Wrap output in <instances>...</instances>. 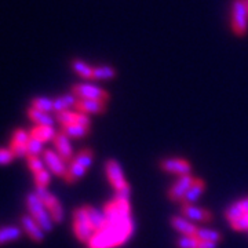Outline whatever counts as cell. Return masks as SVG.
Wrapping results in <instances>:
<instances>
[{
  "label": "cell",
  "mask_w": 248,
  "mask_h": 248,
  "mask_svg": "<svg viewBox=\"0 0 248 248\" xmlns=\"http://www.w3.org/2000/svg\"><path fill=\"white\" fill-rule=\"evenodd\" d=\"M171 226L177 231L181 236H196L199 228L192 221H189L184 215H175L171 218Z\"/></svg>",
  "instance_id": "e0dca14e"
},
{
  "label": "cell",
  "mask_w": 248,
  "mask_h": 248,
  "mask_svg": "<svg viewBox=\"0 0 248 248\" xmlns=\"http://www.w3.org/2000/svg\"><path fill=\"white\" fill-rule=\"evenodd\" d=\"M237 203H239L241 211H243L244 214H247L248 213V197H246V199H241V200H239Z\"/></svg>",
  "instance_id": "d590c367"
},
{
  "label": "cell",
  "mask_w": 248,
  "mask_h": 248,
  "mask_svg": "<svg viewBox=\"0 0 248 248\" xmlns=\"http://www.w3.org/2000/svg\"><path fill=\"white\" fill-rule=\"evenodd\" d=\"M35 108L37 110H42V112H47V113H51L54 112V99L46 97H37L32 99V107Z\"/></svg>",
  "instance_id": "83f0119b"
},
{
  "label": "cell",
  "mask_w": 248,
  "mask_h": 248,
  "mask_svg": "<svg viewBox=\"0 0 248 248\" xmlns=\"http://www.w3.org/2000/svg\"><path fill=\"white\" fill-rule=\"evenodd\" d=\"M199 243L197 236H181L177 240L178 248H199Z\"/></svg>",
  "instance_id": "1f68e13d"
},
{
  "label": "cell",
  "mask_w": 248,
  "mask_h": 248,
  "mask_svg": "<svg viewBox=\"0 0 248 248\" xmlns=\"http://www.w3.org/2000/svg\"><path fill=\"white\" fill-rule=\"evenodd\" d=\"M197 239L203 240V241H211V243H219L222 240V234L218 231L214 229H207V228H199V231L196 233Z\"/></svg>",
  "instance_id": "4316f807"
},
{
  "label": "cell",
  "mask_w": 248,
  "mask_h": 248,
  "mask_svg": "<svg viewBox=\"0 0 248 248\" xmlns=\"http://www.w3.org/2000/svg\"><path fill=\"white\" fill-rule=\"evenodd\" d=\"M232 29L239 37L247 33L248 31V10L244 0H233L232 3Z\"/></svg>",
  "instance_id": "5b68a950"
},
{
  "label": "cell",
  "mask_w": 248,
  "mask_h": 248,
  "mask_svg": "<svg viewBox=\"0 0 248 248\" xmlns=\"http://www.w3.org/2000/svg\"><path fill=\"white\" fill-rule=\"evenodd\" d=\"M73 232L76 239L80 243H86V244L95 234V229L90 222L86 207H79L73 211Z\"/></svg>",
  "instance_id": "277c9868"
},
{
  "label": "cell",
  "mask_w": 248,
  "mask_h": 248,
  "mask_svg": "<svg viewBox=\"0 0 248 248\" xmlns=\"http://www.w3.org/2000/svg\"><path fill=\"white\" fill-rule=\"evenodd\" d=\"M28 160V167L29 170L36 174V172H39V171H42V170H45V160L40 159V156H27Z\"/></svg>",
  "instance_id": "d6a6232c"
},
{
  "label": "cell",
  "mask_w": 248,
  "mask_h": 248,
  "mask_svg": "<svg viewBox=\"0 0 248 248\" xmlns=\"http://www.w3.org/2000/svg\"><path fill=\"white\" fill-rule=\"evenodd\" d=\"M21 225H22L24 232H27L28 236L33 240L35 243H42L45 240L46 232L42 229V226L29 214H24L21 217Z\"/></svg>",
  "instance_id": "4fadbf2b"
},
{
  "label": "cell",
  "mask_w": 248,
  "mask_h": 248,
  "mask_svg": "<svg viewBox=\"0 0 248 248\" xmlns=\"http://www.w3.org/2000/svg\"><path fill=\"white\" fill-rule=\"evenodd\" d=\"M31 137H33L36 140H39V141H42L43 143L46 142L51 141L54 138H55V130L53 128V125H35L32 130H31Z\"/></svg>",
  "instance_id": "44dd1931"
},
{
  "label": "cell",
  "mask_w": 248,
  "mask_h": 248,
  "mask_svg": "<svg viewBox=\"0 0 248 248\" xmlns=\"http://www.w3.org/2000/svg\"><path fill=\"white\" fill-rule=\"evenodd\" d=\"M93 160H94V152L91 149L80 151L75 156V159L68 164V171H66V175H65V181L68 184H75L79 179H81L84 177L86 171L90 169V166L93 164Z\"/></svg>",
  "instance_id": "7a4b0ae2"
},
{
  "label": "cell",
  "mask_w": 248,
  "mask_h": 248,
  "mask_svg": "<svg viewBox=\"0 0 248 248\" xmlns=\"http://www.w3.org/2000/svg\"><path fill=\"white\" fill-rule=\"evenodd\" d=\"M217 243H211V241H203V240H200V243H199V248H217Z\"/></svg>",
  "instance_id": "8d00e7d4"
},
{
  "label": "cell",
  "mask_w": 248,
  "mask_h": 248,
  "mask_svg": "<svg viewBox=\"0 0 248 248\" xmlns=\"http://www.w3.org/2000/svg\"><path fill=\"white\" fill-rule=\"evenodd\" d=\"M62 133L68 135L69 138H83L90 133V127L79 123L68 124V125H62Z\"/></svg>",
  "instance_id": "d4e9b609"
},
{
  "label": "cell",
  "mask_w": 248,
  "mask_h": 248,
  "mask_svg": "<svg viewBox=\"0 0 248 248\" xmlns=\"http://www.w3.org/2000/svg\"><path fill=\"white\" fill-rule=\"evenodd\" d=\"M14 159L16 156L10 148H0V166H7L10 163H13Z\"/></svg>",
  "instance_id": "e575fe53"
},
{
  "label": "cell",
  "mask_w": 248,
  "mask_h": 248,
  "mask_svg": "<svg viewBox=\"0 0 248 248\" xmlns=\"http://www.w3.org/2000/svg\"><path fill=\"white\" fill-rule=\"evenodd\" d=\"M33 181H35L36 187H47L50 185V181H51V177H50V171L47 170H42L39 172L33 174Z\"/></svg>",
  "instance_id": "4dcf8cb0"
},
{
  "label": "cell",
  "mask_w": 248,
  "mask_h": 248,
  "mask_svg": "<svg viewBox=\"0 0 248 248\" xmlns=\"http://www.w3.org/2000/svg\"><path fill=\"white\" fill-rule=\"evenodd\" d=\"M246 1V6H247V10H248V0H244Z\"/></svg>",
  "instance_id": "74e56055"
},
{
  "label": "cell",
  "mask_w": 248,
  "mask_h": 248,
  "mask_svg": "<svg viewBox=\"0 0 248 248\" xmlns=\"http://www.w3.org/2000/svg\"><path fill=\"white\" fill-rule=\"evenodd\" d=\"M43 145L45 143L42 141L31 137L28 141V156H40L42 153H45Z\"/></svg>",
  "instance_id": "f546056e"
},
{
  "label": "cell",
  "mask_w": 248,
  "mask_h": 248,
  "mask_svg": "<svg viewBox=\"0 0 248 248\" xmlns=\"http://www.w3.org/2000/svg\"><path fill=\"white\" fill-rule=\"evenodd\" d=\"M72 68H73V71L78 73V76L83 78V79H93L94 78V68L90 66L89 63H86V62L75 60L72 62Z\"/></svg>",
  "instance_id": "484cf974"
},
{
  "label": "cell",
  "mask_w": 248,
  "mask_h": 248,
  "mask_svg": "<svg viewBox=\"0 0 248 248\" xmlns=\"http://www.w3.org/2000/svg\"><path fill=\"white\" fill-rule=\"evenodd\" d=\"M205 190V182L200 178H196L195 182L192 184V186L189 187V190L186 192L185 197L182 200L184 204H193L199 200V197L203 195Z\"/></svg>",
  "instance_id": "ffe728a7"
},
{
  "label": "cell",
  "mask_w": 248,
  "mask_h": 248,
  "mask_svg": "<svg viewBox=\"0 0 248 248\" xmlns=\"http://www.w3.org/2000/svg\"><path fill=\"white\" fill-rule=\"evenodd\" d=\"M57 120L61 123V125H68V124L79 123L90 127L91 125V120H90L89 115L86 113H80V112H72V110H63L57 113Z\"/></svg>",
  "instance_id": "ac0fdd59"
},
{
  "label": "cell",
  "mask_w": 248,
  "mask_h": 248,
  "mask_svg": "<svg viewBox=\"0 0 248 248\" xmlns=\"http://www.w3.org/2000/svg\"><path fill=\"white\" fill-rule=\"evenodd\" d=\"M134 232L133 218H125L122 221L108 222L107 226L98 231L89 243V248H116L124 244L131 237Z\"/></svg>",
  "instance_id": "6da1fadb"
},
{
  "label": "cell",
  "mask_w": 248,
  "mask_h": 248,
  "mask_svg": "<svg viewBox=\"0 0 248 248\" xmlns=\"http://www.w3.org/2000/svg\"><path fill=\"white\" fill-rule=\"evenodd\" d=\"M231 226L237 232H246L248 231V213L244 214L243 217L237 218L236 221L231 222Z\"/></svg>",
  "instance_id": "836d02e7"
},
{
  "label": "cell",
  "mask_w": 248,
  "mask_h": 248,
  "mask_svg": "<svg viewBox=\"0 0 248 248\" xmlns=\"http://www.w3.org/2000/svg\"><path fill=\"white\" fill-rule=\"evenodd\" d=\"M116 76V71L109 65L94 66V80H110Z\"/></svg>",
  "instance_id": "f1b7e54d"
},
{
  "label": "cell",
  "mask_w": 248,
  "mask_h": 248,
  "mask_svg": "<svg viewBox=\"0 0 248 248\" xmlns=\"http://www.w3.org/2000/svg\"><path fill=\"white\" fill-rule=\"evenodd\" d=\"M35 193L45 203V205L47 207V210H48V213H50L55 223H60V222L63 221V210H62L61 203L58 202V199L53 193H50L47 190V187H36Z\"/></svg>",
  "instance_id": "52a82bcc"
},
{
  "label": "cell",
  "mask_w": 248,
  "mask_h": 248,
  "mask_svg": "<svg viewBox=\"0 0 248 248\" xmlns=\"http://www.w3.org/2000/svg\"><path fill=\"white\" fill-rule=\"evenodd\" d=\"M22 232H24V229H21L18 226H14V225L1 228L0 229V246L18 240L22 236Z\"/></svg>",
  "instance_id": "7402d4cb"
},
{
  "label": "cell",
  "mask_w": 248,
  "mask_h": 248,
  "mask_svg": "<svg viewBox=\"0 0 248 248\" xmlns=\"http://www.w3.org/2000/svg\"><path fill=\"white\" fill-rule=\"evenodd\" d=\"M75 108L80 113L101 115L107 110V104L105 101H99V99H78Z\"/></svg>",
  "instance_id": "5bb4252c"
},
{
  "label": "cell",
  "mask_w": 248,
  "mask_h": 248,
  "mask_svg": "<svg viewBox=\"0 0 248 248\" xmlns=\"http://www.w3.org/2000/svg\"><path fill=\"white\" fill-rule=\"evenodd\" d=\"M31 138V134L24 128L14 130L11 141H10V149L13 151L16 157H24L28 156V141Z\"/></svg>",
  "instance_id": "7c38bea8"
},
{
  "label": "cell",
  "mask_w": 248,
  "mask_h": 248,
  "mask_svg": "<svg viewBox=\"0 0 248 248\" xmlns=\"http://www.w3.org/2000/svg\"><path fill=\"white\" fill-rule=\"evenodd\" d=\"M196 178L192 174L187 175H181L172 184V186L169 189V199L172 202H182L185 197L186 192L189 190V187L195 182Z\"/></svg>",
  "instance_id": "8fae6325"
},
{
  "label": "cell",
  "mask_w": 248,
  "mask_h": 248,
  "mask_svg": "<svg viewBox=\"0 0 248 248\" xmlns=\"http://www.w3.org/2000/svg\"><path fill=\"white\" fill-rule=\"evenodd\" d=\"M72 94H75L78 99H99L105 102L110 98L105 90L91 84H75L72 87Z\"/></svg>",
  "instance_id": "ba28073f"
},
{
  "label": "cell",
  "mask_w": 248,
  "mask_h": 248,
  "mask_svg": "<svg viewBox=\"0 0 248 248\" xmlns=\"http://www.w3.org/2000/svg\"><path fill=\"white\" fill-rule=\"evenodd\" d=\"M76 101H78V97L75 94H66V95L58 97L57 99H54V112L60 113L63 110H69L72 107H75Z\"/></svg>",
  "instance_id": "cb8c5ba5"
},
{
  "label": "cell",
  "mask_w": 248,
  "mask_h": 248,
  "mask_svg": "<svg viewBox=\"0 0 248 248\" xmlns=\"http://www.w3.org/2000/svg\"><path fill=\"white\" fill-rule=\"evenodd\" d=\"M160 167L163 171L169 172V174H174V175H187L192 171V166L190 163L185 159L181 157H170V159L161 160Z\"/></svg>",
  "instance_id": "30bf717a"
},
{
  "label": "cell",
  "mask_w": 248,
  "mask_h": 248,
  "mask_svg": "<svg viewBox=\"0 0 248 248\" xmlns=\"http://www.w3.org/2000/svg\"><path fill=\"white\" fill-rule=\"evenodd\" d=\"M181 215H184L189 221L196 222H208L211 221L213 214L208 210L202 208V207H196L193 204H182V210H181Z\"/></svg>",
  "instance_id": "2e32d148"
},
{
  "label": "cell",
  "mask_w": 248,
  "mask_h": 248,
  "mask_svg": "<svg viewBox=\"0 0 248 248\" xmlns=\"http://www.w3.org/2000/svg\"><path fill=\"white\" fill-rule=\"evenodd\" d=\"M43 160H45L47 169L50 170V172L54 174L55 177L65 178L66 171H68V163L62 159L61 156L57 153V151H45L43 153Z\"/></svg>",
  "instance_id": "9c48e42d"
},
{
  "label": "cell",
  "mask_w": 248,
  "mask_h": 248,
  "mask_svg": "<svg viewBox=\"0 0 248 248\" xmlns=\"http://www.w3.org/2000/svg\"><path fill=\"white\" fill-rule=\"evenodd\" d=\"M105 172H107L108 181L112 185V187L115 189L116 192L124 190L127 187H130V185L127 184L125 178H124V172L120 163L115 159H109L105 164Z\"/></svg>",
  "instance_id": "8992f818"
},
{
  "label": "cell",
  "mask_w": 248,
  "mask_h": 248,
  "mask_svg": "<svg viewBox=\"0 0 248 248\" xmlns=\"http://www.w3.org/2000/svg\"><path fill=\"white\" fill-rule=\"evenodd\" d=\"M27 207L28 211H29V215L42 226V229L46 233L53 231V218H51V215L48 213V210H47L45 203L40 200V197L36 195L35 192L28 193Z\"/></svg>",
  "instance_id": "3957f363"
},
{
  "label": "cell",
  "mask_w": 248,
  "mask_h": 248,
  "mask_svg": "<svg viewBox=\"0 0 248 248\" xmlns=\"http://www.w3.org/2000/svg\"><path fill=\"white\" fill-rule=\"evenodd\" d=\"M86 207V211H87V215H89V219L93 225V228L95 229V233L101 229H104L107 226L108 219L107 215L104 211H99L98 208L93 207V205H84Z\"/></svg>",
  "instance_id": "d6986e66"
},
{
  "label": "cell",
  "mask_w": 248,
  "mask_h": 248,
  "mask_svg": "<svg viewBox=\"0 0 248 248\" xmlns=\"http://www.w3.org/2000/svg\"><path fill=\"white\" fill-rule=\"evenodd\" d=\"M28 117L36 124V125H53L54 119L53 116L47 112H42V110H37L35 108H31L28 110Z\"/></svg>",
  "instance_id": "603a6c76"
},
{
  "label": "cell",
  "mask_w": 248,
  "mask_h": 248,
  "mask_svg": "<svg viewBox=\"0 0 248 248\" xmlns=\"http://www.w3.org/2000/svg\"><path fill=\"white\" fill-rule=\"evenodd\" d=\"M54 145H55V151L61 156L62 159L65 160L68 164L71 163L72 160L75 159L73 156V148L72 143L69 141V137L62 133H57L55 138H54Z\"/></svg>",
  "instance_id": "9a60e30c"
}]
</instances>
